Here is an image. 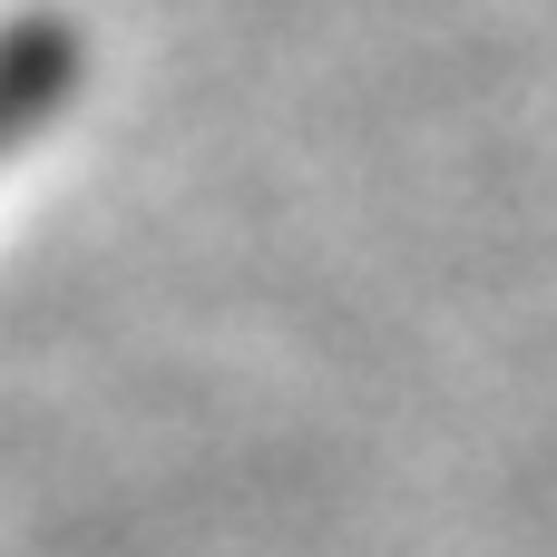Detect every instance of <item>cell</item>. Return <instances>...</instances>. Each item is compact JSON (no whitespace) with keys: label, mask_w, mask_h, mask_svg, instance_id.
Listing matches in <instances>:
<instances>
[{"label":"cell","mask_w":557,"mask_h":557,"mask_svg":"<svg viewBox=\"0 0 557 557\" xmlns=\"http://www.w3.org/2000/svg\"><path fill=\"white\" fill-rule=\"evenodd\" d=\"M69 78H78V59H69L59 29H10L0 39V157L49 127V108L69 98Z\"/></svg>","instance_id":"1"}]
</instances>
